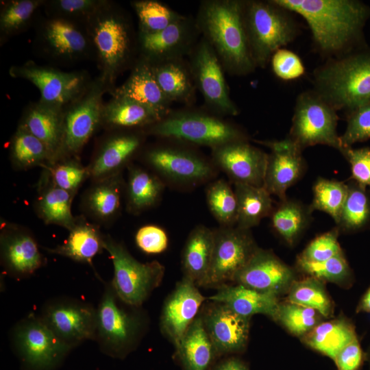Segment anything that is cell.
Listing matches in <instances>:
<instances>
[{"instance_id":"ab89813d","label":"cell","mask_w":370,"mask_h":370,"mask_svg":"<svg viewBox=\"0 0 370 370\" xmlns=\"http://www.w3.org/2000/svg\"><path fill=\"white\" fill-rule=\"evenodd\" d=\"M310 213L309 208L286 199L273 209L271 214V224L280 236L288 243L293 244L309 223Z\"/></svg>"},{"instance_id":"f1b7e54d","label":"cell","mask_w":370,"mask_h":370,"mask_svg":"<svg viewBox=\"0 0 370 370\" xmlns=\"http://www.w3.org/2000/svg\"><path fill=\"white\" fill-rule=\"evenodd\" d=\"M63 110L38 101L27 108L19 123L45 145L50 156L49 164L58 159L62 137Z\"/></svg>"},{"instance_id":"c3c4849f","label":"cell","mask_w":370,"mask_h":370,"mask_svg":"<svg viewBox=\"0 0 370 370\" xmlns=\"http://www.w3.org/2000/svg\"><path fill=\"white\" fill-rule=\"evenodd\" d=\"M108 1L53 0L46 1L49 16L60 17L84 25L88 18Z\"/></svg>"},{"instance_id":"52a82bcc","label":"cell","mask_w":370,"mask_h":370,"mask_svg":"<svg viewBox=\"0 0 370 370\" xmlns=\"http://www.w3.org/2000/svg\"><path fill=\"white\" fill-rule=\"evenodd\" d=\"M103 248L112 260L114 276L111 282L117 297L125 304L140 307L161 283L164 267L157 260L142 263L121 243L103 235Z\"/></svg>"},{"instance_id":"e575fe53","label":"cell","mask_w":370,"mask_h":370,"mask_svg":"<svg viewBox=\"0 0 370 370\" xmlns=\"http://www.w3.org/2000/svg\"><path fill=\"white\" fill-rule=\"evenodd\" d=\"M163 190L164 184L158 175L138 166L130 167L125 187L127 210L138 214L155 206Z\"/></svg>"},{"instance_id":"2e32d148","label":"cell","mask_w":370,"mask_h":370,"mask_svg":"<svg viewBox=\"0 0 370 370\" xmlns=\"http://www.w3.org/2000/svg\"><path fill=\"white\" fill-rule=\"evenodd\" d=\"M193 52L191 73L206 102L222 114H238V108L230 97L220 60L214 49L204 38Z\"/></svg>"},{"instance_id":"681fc988","label":"cell","mask_w":370,"mask_h":370,"mask_svg":"<svg viewBox=\"0 0 370 370\" xmlns=\"http://www.w3.org/2000/svg\"><path fill=\"white\" fill-rule=\"evenodd\" d=\"M319 314L311 308L288 301L280 304L276 319L293 334L301 335L317 325Z\"/></svg>"},{"instance_id":"11a10c76","label":"cell","mask_w":370,"mask_h":370,"mask_svg":"<svg viewBox=\"0 0 370 370\" xmlns=\"http://www.w3.org/2000/svg\"><path fill=\"white\" fill-rule=\"evenodd\" d=\"M339 151L350 164L352 177L356 183L365 188H370V148L343 147Z\"/></svg>"},{"instance_id":"d4e9b609","label":"cell","mask_w":370,"mask_h":370,"mask_svg":"<svg viewBox=\"0 0 370 370\" xmlns=\"http://www.w3.org/2000/svg\"><path fill=\"white\" fill-rule=\"evenodd\" d=\"M193 29L184 16L164 29L155 33L139 32L143 58L151 62L178 59L192 45Z\"/></svg>"},{"instance_id":"7c38bea8","label":"cell","mask_w":370,"mask_h":370,"mask_svg":"<svg viewBox=\"0 0 370 370\" xmlns=\"http://www.w3.org/2000/svg\"><path fill=\"white\" fill-rule=\"evenodd\" d=\"M9 73L32 83L40 92L39 101L60 110L79 97L91 82L84 72H64L32 60L12 66Z\"/></svg>"},{"instance_id":"9a60e30c","label":"cell","mask_w":370,"mask_h":370,"mask_svg":"<svg viewBox=\"0 0 370 370\" xmlns=\"http://www.w3.org/2000/svg\"><path fill=\"white\" fill-rule=\"evenodd\" d=\"M36 40L42 51L58 62H74L94 54L84 25L62 18L49 16L43 20Z\"/></svg>"},{"instance_id":"ba28073f","label":"cell","mask_w":370,"mask_h":370,"mask_svg":"<svg viewBox=\"0 0 370 370\" xmlns=\"http://www.w3.org/2000/svg\"><path fill=\"white\" fill-rule=\"evenodd\" d=\"M11 340L23 370H56L73 349L34 314L15 324Z\"/></svg>"},{"instance_id":"30bf717a","label":"cell","mask_w":370,"mask_h":370,"mask_svg":"<svg viewBox=\"0 0 370 370\" xmlns=\"http://www.w3.org/2000/svg\"><path fill=\"white\" fill-rule=\"evenodd\" d=\"M337 110L314 90L297 98L289 136L301 149L325 145L339 151L342 147L336 126Z\"/></svg>"},{"instance_id":"e0dca14e","label":"cell","mask_w":370,"mask_h":370,"mask_svg":"<svg viewBox=\"0 0 370 370\" xmlns=\"http://www.w3.org/2000/svg\"><path fill=\"white\" fill-rule=\"evenodd\" d=\"M217 166L234 183L264 186L268 154L245 140L228 143L212 149Z\"/></svg>"},{"instance_id":"db71d44e","label":"cell","mask_w":370,"mask_h":370,"mask_svg":"<svg viewBox=\"0 0 370 370\" xmlns=\"http://www.w3.org/2000/svg\"><path fill=\"white\" fill-rule=\"evenodd\" d=\"M274 74L282 80H293L302 76L305 72L301 58L293 51L281 48L271 58Z\"/></svg>"},{"instance_id":"603a6c76","label":"cell","mask_w":370,"mask_h":370,"mask_svg":"<svg viewBox=\"0 0 370 370\" xmlns=\"http://www.w3.org/2000/svg\"><path fill=\"white\" fill-rule=\"evenodd\" d=\"M291 269L271 252L258 249L234 281L254 290L278 295L293 283Z\"/></svg>"},{"instance_id":"277c9868","label":"cell","mask_w":370,"mask_h":370,"mask_svg":"<svg viewBox=\"0 0 370 370\" xmlns=\"http://www.w3.org/2000/svg\"><path fill=\"white\" fill-rule=\"evenodd\" d=\"M97 58L100 77L110 91L130 60L132 49L130 24L123 13L107 1L84 23Z\"/></svg>"},{"instance_id":"6da1fadb","label":"cell","mask_w":370,"mask_h":370,"mask_svg":"<svg viewBox=\"0 0 370 370\" xmlns=\"http://www.w3.org/2000/svg\"><path fill=\"white\" fill-rule=\"evenodd\" d=\"M271 1L302 16L319 51L336 57L349 53L370 16V8L356 0Z\"/></svg>"},{"instance_id":"bcb514c9","label":"cell","mask_w":370,"mask_h":370,"mask_svg":"<svg viewBox=\"0 0 370 370\" xmlns=\"http://www.w3.org/2000/svg\"><path fill=\"white\" fill-rule=\"evenodd\" d=\"M348 187L337 225L343 230L355 231L364 227L370 219V199L366 188L358 184L348 185Z\"/></svg>"},{"instance_id":"7402d4cb","label":"cell","mask_w":370,"mask_h":370,"mask_svg":"<svg viewBox=\"0 0 370 370\" xmlns=\"http://www.w3.org/2000/svg\"><path fill=\"white\" fill-rule=\"evenodd\" d=\"M201 314L217 355L238 352L245 347L249 335V319L216 302Z\"/></svg>"},{"instance_id":"8992f818","label":"cell","mask_w":370,"mask_h":370,"mask_svg":"<svg viewBox=\"0 0 370 370\" xmlns=\"http://www.w3.org/2000/svg\"><path fill=\"white\" fill-rule=\"evenodd\" d=\"M249 43L256 66L264 67L273 53L291 42L297 32L288 11L272 1H243Z\"/></svg>"},{"instance_id":"d590c367","label":"cell","mask_w":370,"mask_h":370,"mask_svg":"<svg viewBox=\"0 0 370 370\" xmlns=\"http://www.w3.org/2000/svg\"><path fill=\"white\" fill-rule=\"evenodd\" d=\"M237 201L236 226L249 230L271 216L274 208L271 194L264 186L234 183Z\"/></svg>"},{"instance_id":"4316f807","label":"cell","mask_w":370,"mask_h":370,"mask_svg":"<svg viewBox=\"0 0 370 370\" xmlns=\"http://www.w3.org/2000/svg\"><path fill=\"white\" fill-rule=\"evenodd\" d=\"M112 92V97H125L140 103L162 119L169 112L171 101L158 86L150 62L143 58L135 65L127 79Z\"/></svg>"},{"instance_id":"f6af8a7d","label":"cell","mask_w":370,"mask_h":370,"mask_svg":"<svg viewBox=\"0 0 370 370\" xmlns=\"http://www.w3.org/2000/svg\"><path fill=\"white\" fill-rule=\"evenodd\" d=\"M139 21L140 32L155 33L162 31L184 18L161 2L140 0L132 2Z\"/></svg>"},{"instance_id":"4dcf8cb0","label":"cell","mask_w":370,"mask_h":370,"mask_svg":"<svg viewBox=\"0 0 370 370\" xmlns=\"http://www.w3.org/2000/svg\"><path fill=\"white\" fill-rule=\"evenodd\" d=\"M214 230L204 225L195 227L188 235L182 254L184 277L197 286H203L207 277L214 248Z\"/></svg>"},{"instance_id":"74e56055","label":"cell","mask_w":370,"mask_h":370,"mask_svg":"<svg viewBox=\"0 0 370 370\" xmlns=\"http://www.w3.org/2000/svg\"><path fill=\"white\" fill-rule=\"evenodd\" d=\"M10 158L17 170L44 168L51 162L45 145L20 123L10 140Z\"/></svg>"},{"instance_id":"1f68e13d","label":"cell","mask_w":370,"mask_h":370,"mask_svg":"<svg viewBox=\"0 0 370 370\" xmlns=\"http://www.w3.org/2000/svg\"><path fill=\"white\" fill-rule=\"evenodd\" d=\"M75 195L56 186L42 175L34 205L36 213L45 224L59 225L69 231L76 221L71 212Z\"/></svg>"},{"instance_id":"b9f144b4","label":"cell","mask_w":370,"mask_h":370,"mask_svg":"<svg viewBox=\"0 0 370 370\" xmlns=\"http://www.w3.org/2000/svg\"><path fill=\"white\" fill-rule=\"evenodd\" d=\"M43 0H10L3 1L0 12L1 37L12 36L30 24L36 11L44 5Z\"/></svg>"},{"instance_id":"9f6ffc18","label":"cell","mask_w":370,"mask_h":370,"mask_svg":"<svg viewBox=\"0 0 370 370\" xmlns=\"http://www.w3.org/2000/svg\"><path fill=\"white\" fill-rule=\"evenodd\" d=\"M135 241L140 250L150 254L163 252L169 244L166 232L156 225H147L140 227L136 233Z\"/></svg>"},{"instance_id":"d6a6232c","label":"cell","mask_w":370,"mask_h":370,"mask_svg":"<svg viewBox=\"0 0 370 370\" xmlns=\"http://www.w3.org/2000/svg\"><path fill=\"white\" fill-rule=\"evenodd\" d=\"M175 348L184 370H209L217 354L205 329L201 313Z\"/></svg>"},{"instance_id":"cb8c5ba5","label":"cell","mask_w":370,"mask_h":370,"mask_svg":"<svg viewBox=\"0 0 370 370\" xmlns=\"http://www.w3.org/2000/svg\"><path fill=\"white\" fill-rule=\"evenodd\" d=\"M143 137L132 132H119L106 137L87 166L89 179L100 180L119 173L139 150Z\"/></svg>"},{"instance_id":"ee69618b","label":"cell","mask_w":370,"mask_h":370,"mask_svg":"<svg viewBox=\"0 0 370 370\" xmlns=\"http://www.w3.org/2000/svg\"><path fill=\"white\" fill-rule=\"evenodd\" d=\"M42 175L56 186L75 194L89 178L87 166H84L77 157L61 159L45 166Z\"/></svg>"},{"instance_id":"3957f363","label":"cell","mask_w":370,"mask_h":370,"mask_svg":"<svg viewBox=\"0 0 370 370\" xmlns=\"http://www.w3.org/2000/svg\"><path fill=\"white\" fill-rule=\"evenodd\" d=\"M314 91L336 110L370 102V51L347 53L318 68Z\"/></svg>"},{"instance_id":"836d02e7","label":"cell","mask_w":370,"mask_h":370,"mask_svg":"<svg viewBox=\"0 0 370 370\" xmlns=\"http://www.w3.org/2000/svg\"><path fill=\"white\" fill-rule=\"evenodd\" d=\"M162 119L156 112L140 103L112 97L103 105L101 126L113 130L149 127Z\"/></svg>"},{"instance_id":"816d5d0a","label":"cell","mask_w":370,"mask_h":370,"mask_svg":"<svg viewBox=\"0 0 370 370\" xmlns=\"http://www.w3.org/2000/svg\"><path fill=\"white\" fill-rule=\"evenodd\" d=\"M298 264L302 271L319 280L336 282L350 275L349 265L343 253L320 262H308L299 258Z\"/></svg>"},{"instance_id":"5b68a950","label":"cell","mask_w":370,"mask_h":370,"mask_svg":"<svg viewBox=\"0 0 370 370\" xmlns=\"http://www.w3.org/2000/svg\"><path fill=\"white\" fill-rule=\"evenodd\" d=\"M116 295L111 283L106 285L97 308L95 340L104 354L123 358L134 350L146 328L145 316L130 310Z\"/></svg>"},{"instance_id":"8fae6325","label":"cell","mask_w":370,"mask_h":370,"mask_svg":"<svg viewBox=\"0 0 370 370\" xmlns=\"http://www.w3.org/2000/svg\"><path fill=\"white\" fill-rule=\"evenodd\" d=\"M148 129L152 135L212 149L228 143L245 140L244 134L234 125L214 116L193 112L167 115Z\"/></svg>"},{"instance_id":"484cf974","label":"cell","mask_w":370,"mask_h":370,"mask_svg":"<svg viewBox=\"0 0 370 370\" xmlns=\"http://www.w3.org/2000/svg\"><path fill=\"white\" fill-rule=\"evenodd\" d=\"M125 183L122 173L92 181L82 198V208L97 225H107L118 217Z\"/></svg>"},{"instance_id":"91938a15","label":"cell","mask_w":370,"mask_h":370,"mask_svg":"<svg viewBox=\"0 0 370 370\" xmlns=\"http://www.w3.org/2000/svg\"><path fill=\"white\" fill-rule=\"evenodd\" d=\"M357 312H365L370 313V287L363 295L357 307Z\"/></svg>"},{"instance_id":"7dc6e473","label":"cell","mask_w":370,"mask_h":370,"mask_svg":"<svg viewBox=\"0 0 370 370\" xmlns=\"http://www.w3.org/2000/svg\"><path fill=\"white\" fill-rule=\"evenodd\" d=\"M290 302L311 308L325 317L332 313V303L319 279L310 278L293 282L288 295Z\"/></svg>"},{"instance_id":"f907efd6","label":"cell","mask_w":370,"mask_h":370,"mask_svg":"<svg viewBox=\"0 0 370 370\" xmlns=\"http://www.w3.org/2000/svg\"><path fill=\"white\" fill-rule=\"evenodd\" d=\"M347 127L340 136L342 147L370 138V102L347 111Z\"/></svg>"},{"instance_id":"7bdbcfd3","label":"cell","mask_w":370,"mask_h":370,"mask_svg":"<svg viewBox=\"0 0 370 370\" xmlns=\"http://www.w3.org/2000/svg\"><path fill=\"white\" fill-rule=\"evenodd\" d=\"M208 208L221 226L230 227L236 224L237 201L234 190L223 180L211 183L206 190Z\"/></svg>"},{"instance_id":"6f0895ef","label":"cell","mask_w":370,"mask_h":370,"mask_svg":"<svg viewBox=\"0 0 370 370\" xmlns=\"http://www.w3.org/2000/svg\"><path fill=\"white\" fill-rule=\"evenodd\" d=\"M362 358V352L356 338L342 349L334 360L338 370H358Z\"/></svg>"},{"instance_id":"f546056e","label":"cell","mask_w":370,"mask_h":370,"mask_svg":"<svg viewBox=\"0 0 370 370\" xmlns=\"http://www.w3.org/2000/svg\"><path fill=\"white\" fill-rule=\"evenodd\" d=\"M44 249L51 254L92 265L93 258L104 249L103 235L98 225L90 223L84 217H79L62 245Z\"/></svg>"},{"instance_id":"5bb4252c","label":"cell","mask_w":370,"mask_h":370,"mask_svg":"<svg viewBox=\"0 0 370 370\" xmlns=\"http://www.w3.org/2000/svg\"><path fill=\"white\" fill-rule=\"evenodd\" d=\"M214 248L206 287L219 288L234 281L258 249L249 230L221 226L214 230Z\"/></svg>"},{"instance_id":"83f0119b","label":"cell","mask_w":370,"mask_h":370,"mask_svg":"<svg viewBox=\"0 0 370 370\" xmlns=\"http://www.w3.org/2000/svg\"><path fill=\"white\" fill-rule=\"evenodd\" d=\"M208 299L224 304L237 314L249 319L256 314H266L276 319L280 307L277 295L260 292L239 284L223 285Z\"/></svg>"},{"instance_id":"d6986e66","label":"cell","mask_w":370,"mask_h":370,"mask_svg":"<svg viewBox=\"0 0 370 370\" xmlns=\"http://www.w3.org/2000/svg\"><path fill=\"white\" fill-rule=\"evenodd\" d=\"M258 143L271 150L268 155L264 187L271 195H276L281 201L284 200L288 188L304 173L306 164L302 149L288 138Z\"/></svg>"},{"instance_id":"f35d334b","label":"cell","mask_w":370,"mask_h":370,"mask_svg":"<svg viewBox=\"0 0 370 370\" xmlns=\"http://www.w3.org/2000/svg\"><path fill=\"white\" fill-rule=\"evenodd\" d=\"M149 62L158 86L171 102L190 97L193 92L190 76L177 59Z\"/></svg>"},{"instance_id":"ffe728a7","label":"cell","mask_w":370,"mask_h":370,"mask_svg":"<svg viewBox=\"0 0 370 370\" xmlns=\"http://www.w3.org/2000/svg\"><path fill=\"white\" fill-rule=\"evenodd\" d=\"M1 259L12 276L24 278L40 269L45 259L30 231L12 223H1Z\"/></svg>"},{"instance_id":"60d3db41","label":"cell","mask_w":370,"mask_h":370,"mask_svg":"<svg viewBox=\"0 0 370 370\" xmlns=\"http://www.w3.org/2000/svg\"><path fill=\"white\" fill-rule=\"evenodd\" d=\"M348 185L343 182L319 178L313 186V199L310 211L318 210L330 214L338 223L348 193Z\"/></svg>"},{"instance_id":"44dd1931","label":"cell","mask_w":370,"mask_h":370,"mask_svg":"<svg viewBox=\"0 0 370 370\" xmlns=\"http://www.w3.org/2000/svg\"><path fill=\"white\" fill-rule=\"evenodd\" d=\"M145 162L162 177L174 182L197 184L210 178L214 170L210 163L194 153L167 147L149 150Z\"/></svg>"},{"instance_id":"9c48e42d","label":"cell","mask_w":370,"mask_h":370,"mask_svg":"<svg viewBox=\"0 0 370 370\" xmlns=\"http://www.w3.org/2000/svg\"><path fill=\"white\" fill-rule=\"evenodd\" d=\"M107 90H110L108 86L98 77L91 81L79 97L64 109L62 143L57 161L77 157L101 126L104 105L103 96Z\"/></svg>"},{"instance_id":"4fadbf2b","label":"cell","mask_w":370,"mask_h":370,"mask_svg":"<svg viewBox=\"0 0 370 370\" xmlns=\"http://www.w3.org/2000/svg\"><path fill=\"white\" fill-rule=\"evenodd\" d=\"M50 330L72 349L87 340H95L97 308L69 297L46 302L39 315Z\"/></svg>"},{"instance_id":"680465c9","label":"cell","mask_w":370,"mask_h":370,"mask_svg":"<svg viewBox=\"0 0 370 370\" xmlns=\"http://www.w3.org/2000/svg\"><path fill=\"white\" fill-rule=\"evenodd\" d=\"M214 370H249L247 367L239 359L227 358L222 361Z\"/></svg>"},{"instance_id":"ac0fdd59","label":"cell","mask_w":370,"mask_h":370,"mask_svg":"<svg viewBox=\"0 0 370 370\" xmlns=\"http://www.w3.org/2000/svg\"><path fill=\"white\" fill-rule=\"evenodd\" d=\"M206 299L193 282L183 277L165 299L160 315V329L175 347Z\"/></svg>"},{"instance_id":"7a4b0ae2","label":"cell","mask_w":370,"mask_h":370,"mask_svg":"<svg viewBox=\"0 0 370 370\" xmlns=\"http://www.w3.org/2000/svg\"><path fill=\"white\" fill-rule=\"evenodd\" d=\"M199 29L224 66L235 75H246L256 67L244 19L243 1L212 0L202 3Z\"/></svg>"},{"instance_id":"f5cc1de1","label":"cell","mask_w":370,"mask_h":370,"mask_svg":"<svg viewBox=\"0 0 370 370\" xmlns=\"http://www.w3.org/2000/svg\"><path fill=\"white\" fill-rule=\"evenodd\" d=\"M338 234V229H333L318 236L308 244L299 258L308 262H320L341 254Z\"/></svg>"},{"instance_id":"8d00e7d4","label":"cell","mask_w":370,"mask_h":370,"mask_svg":"<svg viewBox=\"0 0 370 370\" xmlns=\"http://www.w3.org/2000/svg\"><path fill=\"white\" fill-rule=\"evenodd\" d=\"M356 338L352 325L340 319L316 325L305 339L310 347L334 360L338 352Z\"/></svg>"}]
</instances>
